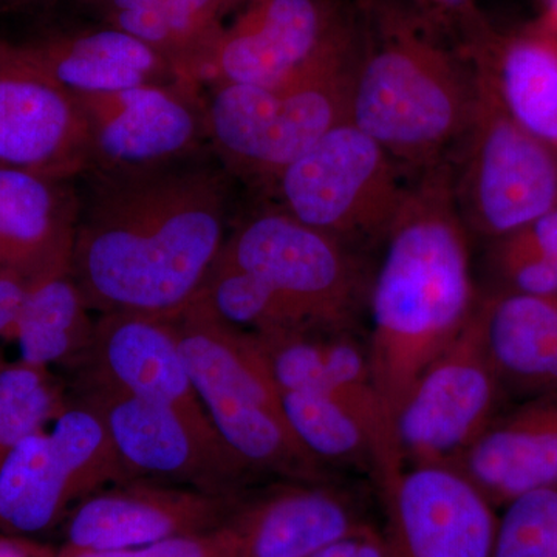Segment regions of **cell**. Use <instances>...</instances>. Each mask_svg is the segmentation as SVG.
Masks as SVG:
<instances>
[{
  "instance_id": "obj_5",
  "label": "cell",
  "mask_w": 557,
  "mask_h": 557,
  "mask_svg": "<svg viewBox=\"0 0 557 557\" xmlns=\"http://www.w3.org/2000/svg\"><path fill=\"white\" fill-rule=\"evenodd\" d=\"M357 53L273 89L223 83L203 87L209 146L237 185L265 199L289 164L348 120Z\"/></svg>"
},
{
  "instance_id": "obj_15",
  "label": "cell",
  "mask_w": 557,
  "mask_h": 557,
  "mask_svg": "<svg viewBox=\"0 0 557 557\" xmlns=\"http://www.w3.org/2000/svg\"><path fill=\"white\" fill-rule=\"evenodd\" d=\"M87 166L78 104L21 42L0 39V168L76 178Z\"/></svg>"
},
{
  "instance_id": "obj_13",
  "label": "cell",
  "mask_w": 557,
  "mask_h": 557,
  "mask_svg": "<svg viewBox=\"0 0 557 557\" xmlns=\"http://www.w3.org/2000/svg\"><path fill=\"white\" fill-rule=\"evenodd\" d=\"M73 98L86 131V170H150L211 149L205 94L196 84H143Z\"/></svg>"
},
{
  "instance_id": "obj_21",
  "label": "cell",
  "mask_w": 557,
  "mask_h": 557,
  "mask_svg": "<svg viewBox=\"0 0 557 557\" xmlns=\"http://www.w3.org/2000/svg\"><path fill=\"white\" fill-rule=\"evenodd\" d=\"M21 44L72 95L183 81L146 44L97 22L49 28Z\"/></svg>"
},
{
  "instance_id": "obj_22",
  "label": "cell",
  "mask_w": 557,
  "mask_h": 557,
  "mask_svg": "<svg viewBox=\"0 0 557 557\" xmlns=\"http://www.w3.org/2000/svg\"><path fill=\"white\" fill-rule=\"evenodd\" d=\"M474 324L508 399L557 392V296L491 289Z\"/></svg>"
},
{
  "instance_id": "obj_20",
  "label": "cell",
  "mask_w": 557,
  "mask_h": 557,
  "mask_svg": "<svg viewBox=\"0 0 557 557\" xmlns=\"http://www.w3.org/2000/svg\"><path fill=\"white\" fill-rule=\"evenodd\" d=\"M494 507L557 485V392L505 408L457 465Z\"/></svg>"
},
{
  "instance_id": "obj_35",
  "label": "cell",
  "mask_w": 557,
  "mask_h": 557,
  "mask_svg": "<svg viewBox=\"0 0 557 557\" xmlns=\"http://www.w3.org/2000/svg\"><path fill=\"white\" fill-rule=\"evenodd\" d=\"M51 553L33 547L21 539L0 537V557H50Z\"/></svg>"
},
{
  "instance_id": "obj_8",
  "label": "cell",
  "mask_w": 557,
  "mask_h": 557,
  "mask_svg": "<svg viewBox=\"0 0 557 557\" xmlns=\"http://www.w3.org/2000/svg\"><path fill=\"white\" fill-rule=\"evenodd\" d=\"M409 183L379 141L344 120L289 164L262 200L362 252L381 247Z\"/></svg>"
},
{
  "instance_id": "obj_11",
  "label": "cell",
  "mask_w": 557,
  "mask_h": 557,
  "mask_svg": "<svg viewBox=\"0 0 557 557\" xmlns=\"http://www.w3.org/2000/svg\"><path fill=\"white\" fill-rule=\"evenodd\" d=\"M507 403L472 319L399 406L394 432L403 467L457 468Z\"/></svg>"
},
{
  "instance_id": "obj_26",
  "label": "cell",
  "mask_w": 557,
  "mask_h": 557,
  "mask_svg": "<svg viewBox=\"0 0 557 557\" xmlns=\"http://www.w3.org/2000/svg\"><path fill=\"white\" fill-rule=\"evenodd\" d=\"M65 405L49 370L21 361L0 366V467L17 443L42 431Z\"/></svg>"
},
{
  "instance_id": "obj_25",
  "label": "cell",
  "mask_w": 557,
  "mask_h": 557,
  "mask_svg": "<svg viewBox=\"0 0 557 557\" xmlns=\"http://www.w3.org/2000/svg\"><path fill=\"white\" fill-rule=\"evenodd\" d=\"M278 391V388H277ZM288 426L300 445L330 471H355L376 486L379 446L369 428L347 405L321 391H278Z\"/></svg>"
},
{
  "instance_id": "obj_2",
  "label": "cell",
  "mask_w": 557,
  "mask_h": 557,
  "mask_svg": "<svg viewBox=\"0 0 557 557\" xmlns=\"http://www.w3.org/2000/svg\"><path fill=\"white\" fill-rule=\"evenodd\" d=\"M449 163L410 178L368 296L370 366L392 424L410 387L471 325L482 293Z\"/></svg>"
},
{
  "instance_id": "obj_28",
  "label": "cell",
  "mask_w": 557,
  "mask_h": 557,
  "mask_svg": "<svg viewBox=\"0 0 557 557\" xmlns=\"http://www.w3.org/2000/svg\"><path fill=\"white\" fill-rule=\"evenodd\" d=\"M493 557H557V485L528 491L505 505Z\"/></svg>"
},
{
  "instance_id": "obj_10",
  "label": "cell",
  "mask_w": 557,
  "mask_h": 557,
  "mask_svg": "<svg viewBox=\"0 0 557 557\" xmlns=\"http://www.w3.org/2000/svg\"><path fill=\"white\" fill-rule=\"evenodd\" d=\"M126 480L101 417L79 399L67 403L50 432L27 435L0 467V528L44 533L84 498Z\"/></svg>"
},
{
  "instance_id": "obj_32",
  "label": "cell",
  "mask_w": 557,
  "mask_h": 557,
  "mask_svg": "<svg viewBox=\"0 0 557 557\" xmlns=\"http://www.w3.org/2000/svg\"><path fill=\"white\" fill-rule=\"evenodd\" d=\"M429 21L437 24L465 49L478 46L494 30L483 17L479 0H408Z\"/></svg>"
},
{
  "instance_id": "obj_17",
  "label": "cell",
  "mask_w": 557,
  "mask_h": 557,
  "mask_svg": "<svg viewBox=\"0 0 557 557\" xmlns=\"http://www.w3.org/2000/svg\"><path fill=\"white\" fill-rule=\"evenodd\" d=\"M75 370L78 383L97 384L166 406L205 434L220 438L194 388L172 319L100 314L89 350Z\"/></svg>"
},
{
  "instance_id": "obj_30",
  "label": "cell",
  "mask_w": 557,
  "mask_h": 557,
  "mask_svg": "<svg viewBox=\"0 0 557 557\" xmlns=\"http://www.w3.org/2000/svg\"><path fill=\"white\" fill-rule=\"evenodd\" d=\"M491 265L498 287L531 296H557V259L541 258L493 244Z\"/></svg>"
},
{
  "instance_id": "obj_19",
  "label": "cell",
  "mask_w": 557,
  "mask_h": 557,
  "mask_svg": "<svg viewBox=\"0 0 557 557\" xmlns=\"http://www.w3.org/2000/svg\"><path fill=\"white\" fill-rule=\"evenodd\" d=\"M76 218V178L0 168V273L32 284L70 271Z\"/></svg>"
},
{
  "instance_id": "obj_6",
  "label": "cell",
  "mask_w": 557,
  "mask_h": 557,
  "mask_svg": "<svg viewBox=\"0 0 557 557\" xmlns=\"http://www.w3.org/2000/svg\"><path fill=\"white\" fill-rule=\"evenodd\" d=\"M218 260L258 278L307 330L358 332L368 310L362 252L269 200L237 214Z\"/></svg>"
},
{
  "instance_id": "obj_3",
  "label": "cell",
  "mask_w": 557,
  "mask_h": 557,
  "mask_svg": "<svg viewBox=\"0 0 557 557\" xmlns=\"http://www.w3.org/2000/svg\"><path fill=\"white\" fill-rule=\"evenodd\" d=\"M355 7L359 46L348 120L410 178L448 163L474 110L471 54L408 0H355Z\"/></svg>"
},
{
  "instance_id": "obj_16",
  "label": "cell",
  "mask_w": 557,
  "mask_h": 557,
  "mask_svg": "<svg viewBox=\"0 0 557 557\" xmlns=\"http://www.w3.org/2000/svg\"><path fill=\"white\" fill-rule=\"evenodd\" d=\"M242 494L218 496L146 479L115 483L70 511L64 547L109 552L215 530Z\"/></svg>"
},
{
  "instance_id": "obj_34",
  "label": "cell",
  "mask_w": 557,
  "mask_h": 557,
  "mask_svg": "<svg viewBox=\"0 0 557 557\" xmlns=\"http://www.w3.org/2000/svg\"><path fill=\"white\" fill-rule=\"evenodd\" d=\"M30 282L20 274L0 273V341L14 338ZM3 366V362H0Z\"/></svg>"
},
{
  "instance_id": "obj_29",
  "label": "cell",
  "mask_w": 557,
  "mask_h": 557,
  "mask_svg": "<svg viewBox=\"0 0 557 557\" xmlns=\"http://www.w3.org/2000/svg\"><path fill=\"white\" fill-rule=\"evenodd\" d=\"M234 2L236 0H164L172 27L186 51L189 79L197 86L201 87V70Z\"/></svg>"
},
{
  "instance_id": "obj_18",
  "label": "cell",
  "mask_w": 557,
  "mask_h": 557,
  "mask_svg": "<svg viewBox=\"0 0 557 557\" xmlns=\"http://www.w3.org/2000/svg\"><path fill=\"white\" fill-rule=\"evenodd\" d=\"M366 522L358 494L338 479L277 480L245 491L223 525L233 557H311Z\"/></svg>"
},
{
  "instance_id": "obj_1",
  "label": "cell",
  "mask_w": 557,
  "mask_h": 557,
  "mask_svg": "<svg viewBox=\"0 0 557 557\" xmlns=\"http://www.w3.org/2000/svg\"><path fill=\"white\" fill-rule=\"evenodd\" d=\"M237 188L211 149L150 170L81 172L70 273L89 309H189L239 214Z\"/></svg>"
},
{
  "instance_id": "obj_9",
  "label": "cell",
  "mask_w": 557,
  "mask_h": 557,
  "mask_svg": "<svg viewBox=\"0 0 557 557\" xmlns=\"http://www.w3.org/2000/svg\"><path fill=\"white\" fill-rule=\"evenodd\" d=\"M355 0H236L201 70V87H273L313 75L358 50Z\"/></svg>"
},
{
  "instance_id": "obj_31",
  "label": "cell",
  "mask_w": 557,
  "mask_h": 557,
  "mask_svg": "<svg viewBox=\"0 0 557 557\" xmlns=\"http://www.w3.org/2000/svg\"><path fill=\"white\" fill-rule=\"evenodd\" d=\"M50 557H233L231 539L225 525L203 533L185 534L126 549H109V552H90L62 547Z\"/></svg>"
},
{
  "instance_id": "obj_7",
  "label": "cell",
  "mask_w": 557,
  "mask_h": 557,
  "mask_svg": "<svg viewBox=\"0 0 557 557\" xmlns=\"http://www.w3.org/2000/svg\"><path fill=\"white\" fill-rule=\"evenodd\" d=\"M472 61L478 91L449 159L450 189L472 239L494 244L556 207L557 150L508 112L485 64Z\"/></svg>"
},
{
  "instance_id": "obj_37",
  "label": "cell",
  "mask_w": 557,
  "mask_h": 557,
  "mask_svg": "<svg viewBox=\"0 0 557 557\" xmlns=\"http://www.w3.org/2000/svg\"><path fill=\"white\" fill-rule=\"evenodd\" d=\"M24 2H33V0H0V5H17Z\"/></svg>"
},
{
  "instance_id": "obj_14",
  "label": "cell",
  "mask_w": 557,
  "mask_h": 557,
  "mask_svg": "<svg viewBox=\"0 0 557 557\" xmlns=\"http://www.w3.org/2000/svg\"><path fill=\"white\" fill-rule=\"evenodd\" d=\"M388 557H493L490 498L453 467H406L379 490Z\"/></svg>"
},
{
  "instance_id": "obj_36",
  "label": "cell",
  "mask_w": 557,
  "mask_h": 557,
  "mask_svg": "<svg viewBox=\"0 0 557 557\" xmlns=\"http://www.w3.org/2000/svg\"><path fill=\"white\" fill-rule=\"evenodd\" d=\"M539 24L549 32L557 33V0H544V14Z\"/></svg>"
},
{
  "instance_id": "obj_24",
  "label": "cell",
  "mask_w": 557,
  "mask_h": 557,
  "mask_svg": "<svg viewBox=\"0 0 557 557\" xmlns=\"http://www.w3.org/2000/svg\"><path fill=\"white\" fill-rule=\"evenodd\" d=\"M94 330L83 293L72 273L62 271L32 282L14 339L24 364L76 369L89 350Z\"/></svg>"
},
{
  "instance_id": "obj_23",
  "label": "cell",
  "mask_w": 557,
  "mask_h": 557,
  "mask_svg": "<svg viewBox=\"0 0 557 557\" xmlns=\"http://www.w3.org/2000/svg\"><path fill=\"white\" fill-rule=\"evenodd\" d=\"M469 54L485 64L508 112L557 150V33L539 22L507 35L494 28Z\"/></svg>"
},
{
  "instance_id": "obj_27",
  "label": "cell",
  "mask_w": 557,
  "mask_h": 557,
  "mask_svg": "<svg viewBox=\"0 0 557 557\" xmlns=\"http://www.w3.org/2000/svg\"><path fill=\"white\" fill-rule=\"evenodd\" d=\"M76 2L87 20L115 28L146 44L170 62L180 78L194 84L188 76L186 51L172 27L164 0H76Z\"/></svg>"
},
{
  "instance_id": "obj_33",
  "label": "cell",
  "mask_w": 557,
  "mask_h": 557,
  "mask_svg": "<svg viewBox=\"0 0 557 557\" xmlns=\"http://www.w3.org/2000/svg\"><path fill=\"white\" fill-rule=\"evenodd\" d=\"M311 557H388L383 528L366 522Z\"/></svg>"
},
{
  "instance_id": "obj_12",
  "label": "cell",
  "mask_w": 557,
  "mask_h": 557,
  "mask_svg": "<svg viewBox=\"0 0 557 557\" xmlns=\"http://www.w3.org/2000/svg\"><path fill=\"white\" fill-rule=\"evenodd\" d=\"M78 397L101 417L129 479L218 496H239L260 480L222 440L177 410L97 384L78 383Z\"/></svg>"
},
{
  "instance_id": "obj_4",
  "label": "cell",
  "mask_w": 557,
  "mask_h": 557,
  "mask_svg": "<svg viewBox=\"0 0 557 557\" xmlns=\"http://www.w3.org/2000/svg\"><path fill=\"white\" fill-rule=\"evenodd\" d=\"M194 388L226 448L260 479H338L288 426L265 359L249 333L193 304L172 319Z\"/></svg>"
}]
</instances>
